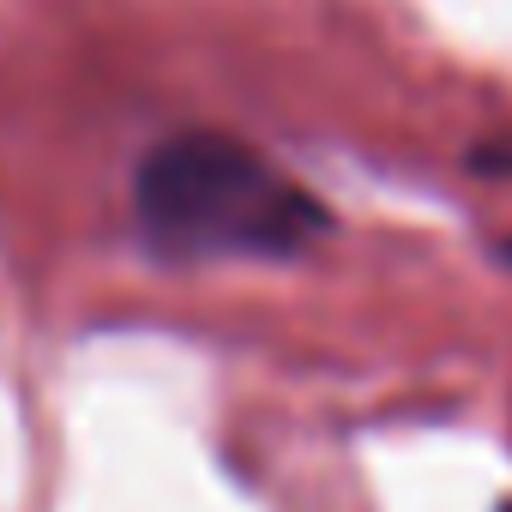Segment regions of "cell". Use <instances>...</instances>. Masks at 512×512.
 <instances>
[{
    "label": "cell",
    "instance_id": "cell-1",
    "mask_svg": "<svg viewBox=\"0 0 512 512\" xmlns=\"http://www.w3.org/2000/svg\"><path fill=\"white\" fill-rule=\"evenodd\" d=\"M133 217L157 260H296L332 217L235 133H169L133 169Z\"/></svg>",
    "mask_w": 512,
    "mask_h": 512
},
{
    "label": "cell",
    "instance_id": "cell-2",
    "mask_svg": "<svg viewBox=\"0 0 512 512\" xmlns=\"http://www.w3.org/2000/svg\"><path fill=\"white\" fill-rule=\"evenodd\" d=\"M500 253H506V260H512V241H506V247H500Z\"/></svg>",
    "mask_w": 512,
    "mask_h": 512
}]
</instances>
